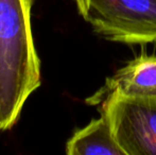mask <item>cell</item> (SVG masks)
<instances>
[{"instance_id": "1", "label": "cell", "mask_w": 156, "mask_h": 155, "mask_svg": "<svg viewBox=\"0 0 156 155\" xmlns=\"http://www.w3.org/2000/svg\"><path fill=\"white\" fill-rule=\"evenodd\" d=\"M34 0H0V132L17 122L41 86V60L33 39Z\"/></svg>"}, {"instance_id": "2", "label": "cell", "mask_w": 156, "mask_h": 155, "mask_svg": "<svg viewBox=\"0 0 156 155\" xmlns=\"http://www.w3.org/2000/svg\"><path fill=\"white\" fill-rule=\"evenodd\" d=\"M76 6L94 31L108 41L156 44V0H81Z\"/></svg>"}, {"instance_id": "3", "label": "cell", "mask_w": 156, "mask_h": 155, "mask_svg": "<svg viewBox=\"0 0 156 155\" xmlns=\"http://www.w3.org/2000/svg\"><path fill=\"white\" fill-rule=\"evenodd\" d=\"M99 106L125 155H156V97L112 91Z\"/></svg>"}, {"instance_id": "4", "label": "cell", "mask_w": 156, "mask_h": 155, "mask_svg": "<svg viewBox=\"0 0 156 155\" xmlns=\"http://www.w3.org/2000/svg\"><path fill=\"white\" fill-rule=\"evenodd\" d=\"M112 91L129 96L156 97V55L144 53L127 62L107 78L105 84L85 101L89 105H99Z\"/></svg>"}, {"instance_id": "5", "label": "cell", "mask_w": 156, "mask_h": 155, "mask_svg": "<svg viewBox=\"0 0 156 155\" xmlns=\"http://www.w3.org/2000/svg\"><path fill=\"white\" fill-rule=\"evenodd\" d=\"M68 155H125L116 143L105 116L79 129L66 143Z\"/></svg>"}, {"instance_id": "6", "label": "cell", "mask_w": 156, "mask_h": 155, "mask_svg": "<svg viewBox=\"0 0 156 155\" xmlns=\"http://www.w3.org/2000/svg\"><path fill=\"white\" fill-rule=\"evenodd\" d=\"M80 1H81V0H76V4H78V3H80Z\"/></svg>"}]
</instances>
